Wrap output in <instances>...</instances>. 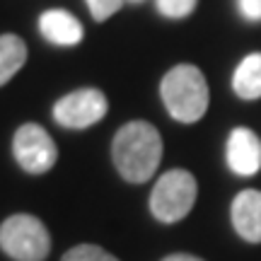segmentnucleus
Listing matches in <instances>:
<instances>
[{"instance_id": "12", "label": "nucleus", "mask_w": 261, "mask_h": 261, "mask_svg": "<svg viewBox=\"0 0 261 261\" xmlns=\"http://www.w3.org/2000/svg\"><path fill=\"white\" fill-rule=\"evenodd\" d=\"M63 261H119V259L114 254H109L107 249L97 247V244H77V247L65 252Z\"/></svg>"}, {"instance_id": "16", "label": "nucleus", "mask_w": 261, "mask_h": 261, "mask_svg": "<svg viewBox=\"0 0 261 261\" xmlns=\"http://www.w3.org/2000/svg\"><path fill=\"white\" fill-rule=\"evenodd\" d=\"M162 261H203V259L191 256V254H169V256H165Z\"/></svg>"}, {"instance_id": "13", "label": "nucleus", "mask_w": 261, "mask_h": 261, "mask_svg": "<svg viewBox=\"0 0 261 261\" xmlns=\"http://www.w3.org/2000/svg\"><path fill=\"white\" fill-rule=\"evenodd\" d=\"M158 5V12L162 17H169V19H181V17H189L191 12L196 10L198 0H155Z\"/></svg>"}, {"instance_id": "3", "label": "nucleus", "mask_w": 261, "mask_h": 261, "mask_svg": "<svg viewBox=\"0 0 261 261\" xmlns=\"http://www.w3.org/2000/svg\"><path fill=\"white\" fill-rule=\"evenodd\" d=\"M0 247L15 261H44L51 252V237L39 218L17 213L0 225Z\"/></svg>"}, {"instance_id": "17", "label": "nucleus", "mask_w": 261, "mask_h": 261, "mask_svg": "<svg viewBox=\"0 0 261 261\" xmlns=\"http://www.w3.org/2000/svg\"><path fill=\"white\" fill-rule=\"evenodd\" d=\"M133 3H140V0H133Z\"/></svg>"}, {"instance_id": "11", "label": "nucleus", "mask_w": 261, "mask_h": 261, "mask_svg": "<svg viewBox=\"0 0 261 261\" xmlns=\"http://www.w3.org/2000/svg\"><path fill=\"white\" fill-rule=\"evenodd\" d=\"M24 61H27V44L15 34H3L0 37V87L24 65Z\"/></svg>"}, {"instance_id": "10", "label": "nucleus", "mask_w": 261, "mask_h": 261, "mask_svg": "<svg viewBox=\"0 0 261 261\" xmlns=\"http://www.w3.org/2000/svg\"><path fill=\"white\" fill-rule=\"evenodd\" d=\"M232 90L242 99L261 97V54H249L242 58L232 75Z\"/></svg>"}, {"instance_id": "6", "label": "nucleus", "mask_w": 261, "mask_h": 261, "mask_svg": "<svg viewBox=\"0 0 261 261\" xmlns=\"http://www.w3.org/2000/svg\"><path fill=\"white\" fill-rule=\"evenodd\" d=\"M109 109V102L99 90H75L65 94L54 107V119L58 126L70 130H83L102 121Z\"/></svg>"}, {"instance_id": "9", "label": "nucleus", "mask_w": 261, "mask_h": 261, "mask_svg": "<svg viewBox=\"0 0 261 261\" xmlns=\"http://www.w3.org/2000/svg\"><path fill=\"white\" fill-rule=\"evenodd\" d=\"M41 37L56 46H75L83 41V24L65 10H46L39 17Z\"/></svg>"}, {"instance_id": "1", "label": "nucleus", "mask_w": 261, "mask_h": 261, "mask_svg": "<svg viewBox=\"0 0 261 261\" xmlns=\"http://www.w3.org/2000/svg\"><path fill=\"white\" fill-rule=\"evenodd\" d=\"M112 160L126 181H148L162 160V138L158 128L148 121L126 123L112 143Z\"/></svg>"}, {"instance_id": "4", "label": "nucleus", "mask_w": 261, "mask_h": 261, "mask_svg": "<svg viewBox=\"0 0 261 261\" xmlns=\"http://www.w3.org/2000/svg\"><path fill=\"white\" fill-rule=\"evenodd\" d=\"M198 184L187 169H169L158 179L150 194V211L160 223H179L196 203Z\"/></svg>"}, {"instance_id": "8", "label": "nucleus", "mask_w": 261, "mask_h": 261, "mask_svg": "<svg viewBox=\"0 0 261 261\" xmlns=\"http://www.w3.org/2000/svg\"><path fill=\"white\" fill-rule=\"evenodd\" d=\"M232 225L237 234L247 242H261V191L256 189H244L234 196L232 208Z\"/></svg>"}, {"instance_id": "15", "label": "nucleus", "mask_w": 261, "mask_h": 261, "mask_svg": "<svg viewBox=\"0 0 261 261\" xmlns=\"http://www.w3.org/2000/svg\"><path fill=\"white\" fill-rule=\"evenodd\" d=\"M234 3H237V12L247 22H261V0H234Z\"/></svg>"}, {"instance_id": "7", "label": "nucleus", "mask_w": 261, "mask_h": 261, "mask_svg": "<svg viewBox=\"0 0 261 261\" xmlns=\"http://www.w3.org/2000/svg\"><path fill=\"white\" fill-rule=\"evenodd\" d=\"M227 167L240 177H252L261 169V140L249 128H234L225 148Z\"/></svg>"}, {"instance_id": "14", "label": "nucleus", "mask_w": 261, "mask_h": 261, "mask_svg": "<svg viewBox=\"0 0 261 261\" xmlns=\"http://www.w3.org/2000/svg\"><path fill=\"white\" fill-rule=\"evenodd\" d=\"M85 3H87L90 12H92V17L97 22H104V19H109L116 10L121 8L123 0H85Z\"/></svg>"}, {"instance_id": "2", "label": "nucleus", "mask_w": 261, "mask_h": 261, "mask_svg": "<svg viewBox=\"0 0 261 261\" xmlns=\"http://www.w3.org/2000/svg\"><path fill=\"white\" fill-rule=\"evenodd\" d=\"M162 102L172 119L194 123L208 109V83L196 65H174L160 85Z\"/></svg>"}, {"instance_id": "5", "label": "nucleus", "mask_w": 261, "mask_h": 261, "mask_svg": "<svg viewBox=\"0 0 261 261\" xmlns=\"http://www.w3.org/2000/svg\"><path fill=\"white\" fill-rule=\"evenodd\" d=\"M12 152L17 165L29 174H44L58 160V148L54 138L37 123L19 126L12 140Z\"/></svg>"}]
</instances>
